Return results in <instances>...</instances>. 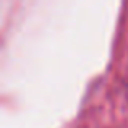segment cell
I'll return each instance as SVG.
<instances>
[{"instance_id": "obj_1", "label": "cell", "mask_w": 128, "mask_h": 128, "mask_svg": "<svg viewBox=\"0 0 128 128\" xmlns=\"http://www.w3.org/2000/svg\"><path fill=\"white\" fill-rule=\"evenodd\" d=\"M126 97H128V84H126Z\"/></svg>"}]
</instances>
